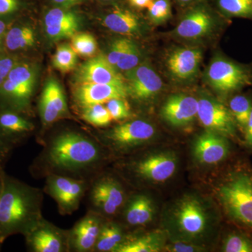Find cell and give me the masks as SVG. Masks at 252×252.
Segmentation results:
<instances>
[{
    "mask_svg": "<svg viewBox=\"0 0 252 252\" xmlns=\"http://www.w3.org/2000/svg\"><path fill=\"white\" fill-rule=\"evenodd\" d=\"M64 127L49 130L37 142L42 147L30 165L36 180L56 175L90 181L115 160L92 132Z\"/></svg>",
    "mask_w": 252,
    "mask_h": 252,
    "instance_id": "cell-1",
    "label": "cell"
},
{
    "mask_svg": "<svg viewBox=\"0 0 252 252\" xmlns=\"http://www.w3.org/2000/svg\"><path fill=\"white\" fill-rule=\"evenodd\" d=\"M43 189L5 174L0 201V248L12 235L24 236L43 218Z\"/></svg>",
    "mask_w": 252,
    "mask_h": 252,
    "instance_id": "cell-2",
    "label": "cell"
},
{
    "mask_svg": "<svg viewBox=\"0 0 252 252\" xmlns=\"http://www.w3.org/2000/svg\"><path fill=\"white\" fill-rule=\"evenodd\" d=\"M169 230L180 241L201 240L211 228L212 215L201 199L185 195L170 209L167 220Z\"/></svg>",
    "mask_w": 252,
    "mask_h": 252,
    "instance_id": "cell-3",
    "label": "cell"
},
{
    "mask_svg": "<svg viewBox=\"0 0 252 252\" xmlns=\"http://www.w3.org/2000/svg\"><path fill=\"white\" fill-rule=\"evenodd\" d=\"M114 159L130 155L151 143L157 135L155 126L142 119L118 124L111 128L92 132Z\"/></svg>",
    "mask_w": 252,
    "mask_h": 252,
    "instance_id": "cell-4",
    "label": "cell"
},
{
    "mask_svg": "<svg viewBox=\"0 0 252 252\" xmlns=\"http://www.w3.org/2000/svg\"><path fill=\"white\" fill-rule=\"evenodd\" d=\"M116 170L132 183H163L175 175L177 159L172 152L147 153L122 158L114 165Z\"/></svg>",
    "mask_w": 252,
    "mask_h": 252,
    "instance_id": "cell-5",
    "label": "cell"
},
{
    "mask_svg": "<svg viewBox=\"0 0 252 252\" xmlns=\"http://www.w3.org/2000/svg\"><path fill=\"white\" fill-rule=\"evenodd\" d=\"M104 169L89 181L85 195L88 210L106 220H114L120 215L129 195L119 174Z\"/></svg>",
    "mask_w": 252,
    "mask_h": 252,
    "instance_id": "cell-6",
    "label": "cell"
},
{
    "mask_svg": "<svg viewBox=\"0 0 252 252\" xmlns=\"http://www.w3.org/2000/svg\"><path fill=\"white\" fill-rule=\"evenodd\" d=\"M217 196L226 215L238 224L252 230V175L237 171L217 189Z\"/></svg>",
    "mask_w": 252,
    "mask_h": 252,
    "instance_id": "cell-7",
    "label": "cell"
},
{
    "mask_svg": "<svg viewBox=\"0 0 252 252\" xmlns=\"http://www.w3.org/2000/svg\"><path fill=\"white\" fill-rule=\"evenodd\" d=\"M35 86V69L31 63L23 60L13 68L0 86V109L30 115Z\"/></svg>",
    "mask_w": 252,
    "mask_h": 252,
    "instance_id": "cell-8",
    "label": "cell"
},
{
    "mask_svg": "<svg viewBox=\"0 0 252 252\" xmlns=\"http://www.w3.org/2000/svg\"><path fill=\"white\" fill-rule=\"evenodd\" d=\"M205 80L219 94H235L247 86H252V67L219 56L207 67Z\"/></svg>",
    "mask_w": 252,
    "mask_h": 252,
    "instance_id": "cell-9",
    "label": "cell"
},
{
    "mask_svg": "<svg viewBox=\"0 0 252 252\" xmlns=\"http://www.w3.org/2000/svg\"><path fill=\"white\" fill-rule=\"evenodd\" d=\"M43 191L57 204L60 215L69 216L79 210L89 189V181L64 176H46Z\"/></svg>",
    "mask_w": 252,
    "mask_h": 252,
    "instance_id": "cell-10",
    "label": "cell"
},
{
    "mask_svg": "<svg viewBox=\"0 0 252 252\" xmlns=\"http://www.w3.org/2000/svg\"><path fill=\"white\" fill-rule=\"evenodd\" d=\"M41 130L36 136V143L56 122L69 119L67 99L59 81L50 79L46 83L39 102Z\"/></svg>",
    "mask_w": 252,
    "mask_h": 252,
    "instance_id": "cell-11",
    "label": "cell"
},
{
    "mask_svg": "<svg viewBox=\"0 0 252 252\" xmlns=\"http://www.w3.org/2000/svg\"><path fill=\"white\" fill-rule=\"evenodd\" d=\"M23 237L28 252H70L69 229H63L44 217Z\"/></svg>",
    "mask_w": 252,
    "mask_h": 252,
    "instance_id": "cell-12",
    "label": "cell"
},
{
    "mask_svg": "<svg viewBox=\"0 0 252 252\" xmlns=\"http://www.w3.org/2000/svg\"><path fill=\"white\" fill-rule=\"evenodd\" d=\"M127 97L141 103L150 102L160 94L163 82L158 74L147 63L139 64L125 72Z\"/></svg>",
    "mask_w": 252,
    "mask_h": 252,
    "instance_id": "cell-13",
    "label": "cell"
},
{
    "mask_svg": "<svg viewBox=\"0 0 252 252\" xmlns=\"http://www.w3.org/2000/svg\"><path fill=\"white\" fill-rule=\"evenodd\" d=\"M198 100L197 117L207 130L226 137L236 136V124L228 107L210 96H201Z\"/></svg>",
    "mask_w": 252,
    "mask_h": 252,
    "instance_id": "cell-14",
    "label": "cell"
},
{
    "mask_svg": "<svg viewBox=\"0 0 252 252\" xmlns=\"http://www.w3.org/2000/svg\"><path fill=\"white\" fill-rule=\"evenodd\" d=\"M36 125L29 114L0 109V141L14 149L34 135Z\"/></svg>",
    "mask_w": 252,
    "mask_h": 252,
    "instance_id": "cell-15",
    "label": "cell"
},
{
    "mask_svg": "<svg viewBox=\"0 0 252 252\" xmlns=\"http://www.w3.org/2000/svg\"><path fill=\"white\" fill-rule=\"evenodd\" d=\"M105 220L98 214L87 210L69 229L70 252H94Z\"/></svg>",
    "mask_w": 252,
    "mask_h": 252,
    "instance_id": "cell-16",
    "label": "cell"
},
{
    "mask_svg": "<svg viewBox=\"0 0 252 252\" xmlns=\"http://www.w3.org/2000/svg\"><path fill=\"white\" fill-rule=\"evenodd\" d=\"M228 137L207 130L197 137L193 144V155L199 163L213 165L220 163L229 155Z\"/></svg>",
    "mask_w": 252,
    "mask_h": 252,
    "instance_id": "cell-17",
    "label": "cell"
},
{
    "mask_svg": "<svg viewBox=\"0 0 252 252\" xmlns=\"http://www.w3.org/2000/svg\"><path fill=\"white\" fill-rule=\"evenodd\" d=\"M202 59L203 52L198 48H176L169 53L165 64L174 79L186 82L196 76Z\"/></svg>",
    "mask_w": 252,
    "mask_h": 252,
    "instance_id": "cell-18",
    "label": "cell"
},
{
    "mask_svg": "<svg viewBox=\"0 0 252 252\" xmlns=\"http://www.w3.org/2000/svg\"><path fill=\"white\" fill-rule=\"evenodd\" d=\"M76 77L77 83L111 84L126 87L124 77L119 74L116 67L102 55H99L81 64Z\"/></svg>",
    "mask_w": 252,
    "mask_h": 252,
    "instance_id": "cell-19",
    "label": "cell"
},
{
    "mask_svg": "<svg viewBox=\"0 0 252 252\" xmlns=\"http://www.w3.org/2000/svg\"><path fill=\"white\" fill-rule=\"evenodd\" d=\"M198 100L193 96L176 94L170 96L161 108V117L174 127H185L198 116Z\"/></svg>",
    "mask_w": 252,
    "mask_h": 252,
    "instance_id": "cell-20",
    "label": "cell"
},
{
    "mask_svg": "<svg viewBox=\"0 0 252 252\" xmlns=\"http://www.w3.org/2000/svg\"><path fill=\"white\" fill-rule=\"evenodd\" d=\"M126 87L111 84L78 83L73 91V99L79 109L95 104H105L114 98H126Z\"/></svg>",
    "mask_w": 252,
    "mask_h": 252,
    "instance_id": "cell-21",
    "label": "cell"
},
{
    "mask_svg": "<svg viewBox=\"0 0 252 252\" xmlns=\"http://www.w3.org/2000/svg\"><path fill=\"white\" fill-rule=\"evenodd\" d=\"M215 27V20L211 13L203 6L190 10L181 20L175 30V34L187 40H197L210 34Z\"/></svg>",
    "mask_w": 252,
    "mask_h": 252,
    "instance_id": "cell-22",
    "label": "cell"
},
{
    "mask_svg": "<svg viewBox=\"0 0 252 252\" xmlns=\"http://www.w3.org/2000/svg\"><path fill=\"white\" fill-rule=\"evenodd\" d=\"M153 200L144 193L129 195L123 207L120 216L122 223L131 228H139L148 225L155 216Z\"/></svg>",
    "mask_w": 252,
    "mask_h": 252,
    "instance_id": "cell-23",
    "label": "cell"
},
{
    "mask_svg": "<svg viewBox=\"0 0 252 252\" xmlns=\"http://www.w3.org/2000/svg\"><path fill=\"white\" fill-rule=\"evenodd\" d=\"M35 41V33L29 24L13 21L5 34L4 49L9 54L20 56V53L33 47Z\"/></svg>",
    "mask_w": 252,
    "mask_h": 252,
    "instance_id": "cell-24",
    "label": "cell"
},
{
    "mask_svg": "<svg viewBox=\"0 0 252 252\" xmlns=\"http://www.w3.org/2000/svg\"><path fill=\"white\" fill-rule=\"evenodd\" d=\"M104 25L111 31L121 34H137L142 31L140 18L130 10L117 7L104 18Z\"/></svg>",
    "mask_w": 252,
    "mask_h": 252,
    "instance_id": "cell-25",
    "label": "cell"
},
{
    "mask_svg": "<svg viewBox=\"0 0 252 252\" xmlns=\"http://www.w3.org/2000/svg\"><path fill=\"white\" fill-rule=\"evenodd\" d=\"M164 243L165 238L161 232L131 233L127 234L117 252H158L162 250Z\"/></svg>",
    "mask_w": 252,
    "mask_h": 252,
    "instance_id": "cell-26",
    "label": "cell"
},
{
    "mask_svg": "<svg viewBox=\"0 0 252 252\" xmlns=\"http://www.w3.org/2000/svg\"><path fill=\"white\" fill-rule=\"evenodd\" d=\"M126 236L127 233L121 223L114 220H106L94 252H117Z\"/></svg>",
    "mask_w": 252,
    "mask_h": 252,
    "instance_id": "cell-27",
    "label": "cell"
},
{
    "mask_svg": "<svg viewBox=\"0 0 252 252\" xmlns=\"http://www.w3.org/2000/svg\"><path fill=\"white\" fill-rule=\"evenodd\" d=\"M228 109L237 127L245 132L252 109V99L247 94H235L230 99Z\"/></svg>",
    "mask_w": 252,
    "mask_h": 252,
    "instance_id": "cell-28",
    "label": "cell"
},
{
    "mask_svg": "<svg viewBox=\"0 0 252 252\" xmlns=\"http://www.w3.org/2000/svg\"><path fill=\"white\" fill-rule=\"evenodd\" d=\"M79 109L81 119L95 128H104L113 121L109 111L103 104H93Z\"/></svg>",
    "mask_w": 252,
    "mask_h": 252,
    "instance_id": "cell-29",
    "label": "cell"
},
{
    "mask_svg": "<svg viewBox=\"0 0 252 252\" xmlns=\"http://www.w3.org/2000/svg\"><path fill=\"white\" fill-rule=\"evenodd\" d=\"M219 8L228 17L252 20V0H217Z\"/></svg>",
    "mask_w": 252,
    "mask_h": 252,
    "instance_id": "cell-30",
    "label": "cell"
},
{
    "mask_svg": "<svg viewBox=\"0 0 252 252\" xmlns=\"http://www.w3.org/2000/svg\"><path fill=\"white\" fill-rule=\"evenodd\" d=\"M77 54L69 44H61L56 49L53 64L56 69L63 72H67L75 67Z\"/></svg>",
    "mask_w": 252,
    "mask_h": 252,
    "instance_id": "cell-31",
    "label": "cell"
},
{
    "mask_svg": "<svg viewBox=\"0 0 252 252\" xmlns=\"http://www.w3.org/2000/svg\"><path fill=\"white\" fill-rule=\"evenodd\" d=\"M72 49L76 54L84 57H91L97 51V41L89 33H77L72 36Z\"/></svg>",
    "mask_w": 252,
    "mask_h": 252,
    "instance_id": "cell-32",
    "label": "cell"
},
{
    "mask_svg": "<svg viewBox=\"0 0 252 252\" xmlns=\"http://www.w3.org/2000/svg\"><path fill=\"white\" fill-rule=\"evenodd\" d=\"M79 20L53 23L45 26L46 32L51 39H61L72 37L79 29Z\"/></svg>",
    "mask_w": 252,
    "mask_h": 252,
    "instance_id": "cell-33",
    "label": "cell"
},
{
    "mask_svg": "<svg viewBox=\"0 0 252 252\" xmlns=\"http://www.w3.org/2000/svg\"><path fill=\"white\" fill-rule=\"evenodd\" d=\"M147 9L149 19L155 25L162 24L171 17L170 0H153Z\"/></svg>",
    "mask_w": 252,
    "mask_h": 252,
    "instance_id": "cell-34",
    "label": "cell"
},
{
    "mask_svg": "<svg viewBox=\"0 0 252 252\" xmlns=\"http://www.w3.org/2000/svg\"><path fill=\"white\" fill-rule=\"evenodd\" d=\"M224 252H252V240L245 235L233 233L225 238L222 245Z\"/></svg>",
    "mask_w": 252,
    "mask_h": 252,
    "instance_id": "cell-35",
    "label": "cell"
},
{
    "mask_svg": "<svg viewBox=\"0 0 252 252\" xmlns=\"http://www.w3.org/2000/svg\"><path fill=\"white\" fill-rule=\"evenodd\" d=\"M142 52L139 46L132 41L128 49L115 66L117 70L127 72L140 64Z\"/></svg>",
    "mask_w": 252,
    "mask_h": 252,
    "instance_id": "cell-36",
    "label": "cell"
},
{
    "mask_svg": "<svg viewBox=\"0 0 252 252\" xmlns=\"http://www.w3.org/2000/svg\"><path fill=\"white\" fill-rule=\"evenodd\" d=\"M126 98H114L106 102L112 120L123 121L131 117L130 107Z\"/></svg>",
    "mask_w": 252,
    "mask_h": 252,
    "instance_id": "cell-37",
    "label": "cell"
},
{
    "mask_svg": "<svg viewBox=\"0 0 252 252\" xmlns=\"http://www.w3.org/2000/svg\"><path fill=\"white\" fill-rule=\"evenodd\" d=\"M23 58L6 51L0 52V86L4 83L15 66L23 61Z\"/></svg>",
    "mask_w": 252,
    "mask_h": 252,
    "instance_id": "cell-38",
    "label": "cell"
},
{
    "mask_svg": "<svg viewBox=\"0 0 252 252\" xmlns=\"http://www.w3.org/2000/svg\"><path fill=\"white\" fill-rule=\"evenodd\" d=\"M131 42L132 41L127 38H119L113 41L110 49L109 50L108 54L106 56L109 63L115 67L117 63L125 54Z\"/></svg>",
    "mask_w": 252,
    "mask_h": 252,
    "instance_id": "cell-39",
    "label": "cell"
},
{
    "mask_svg": "<svg viewBox=\"0 0 252 252\" xmlns=\"http://www.w3.org/2000/svg\"><path fill=\"white\" fill-rule=\"evenodd\" d=\"M22 6L21 0H0V19L12 20Z\"/></svg>",
    "mask_w": 252,
    "mask_h": 252,
    "instance_id": "cell-40",
    "label": "cell"
},
{
    "mask_svg": "<svg viewBox=\"0 0 252 252\" xmlns=\"http://www.w3.org/2000/svg\"><path fill=\"white\" fill-rule=\"evenodd\" d=\"M166 250L167 251L172 252H195L202 251L203 249L190 242L177 240L167 246Z\"/></svg>",
    "mask_w": 252,
    "mask_h": 252,
    "instance_id": "cell-41",
    "label": "cell"
},
{
    "mask_svg": "<svg viewBox=\"0 0 252 252\" xmlns=\"http://www.w3.org/2000/svg\"><path fill=\"white\" fill-rule=\"evenodd\" d=\"M14 149L0 141V169H4L6 162Z\"/></svg>",
    "mask_w": 252,
    "mask_h": 252,
    "instance_id": "cell-42",
    "label": "cell"
},
{
    "mask_svg": "<svg viewBox=\"0 0 252 252\" xmlns=\"http://www.w3.org/2000/svg\"><path fill=\"white\" fill-rule=\"evenodd\" d=\"M13 20L0 19V52L4 51L5 34Z\"/></svg>",
    "mask_w": 252,
    "mask_h": 252,
    "instance_id": "cell-43",
    "label": "cell"
},
{
    "mask_svg": "<svg viewBox=\"0 0 252 252\" xmlns=\"http://www.w3.org/2000/svg\"><path fill=\"white\" fill-rule=\"evenodd\" d=\"M244 135H245V143L247 146L252 148V109L246 127H245V132H244Z\"/></svg>",
    "mask_w": 252,
    "mask_h": 252,
    "instance_id": "cell-44",
    "label": "cell"
},
{
    "mask_svg": "<svg viewBox=\"0 0 252 252\" xmlns=\"http://www.w3.org/2000/svg\"><path fill=\"white\" fill-rule=\"evenodd\" d=\"M153 0H128L132 6L138 9H147Z\"/></svg>",
    "mask_w": 252,
    "mask_h": 252,
    "instance_id": "cell-45",
    "label": "cell"
},
{
    "mask_svg": "<svg viewBox=\"0 0 252 252\" xmlns=\"http://www.w3.org/2000/svg\"><path fill=\"white\" fill-rule=\"evenodd\" d=\"M55 4L61 5V6H69L79 2L81 0H52Z\"/></svg>",
    "mask_w": 252,
    "mask_h": 252,
    "instance_id": "cell-46",
    "label": "cell"
},
{
    "mask_svg": "<svg viewBox=\"0 0 252 252\" xmlns=\"http://www.w3.org/2000/svg\"><path fill=\"white\" fill-rule=\"evenodd\" d=\"M5 174L4 169H0V201L4 190Z\"/></svg>",
    "mask_w": 252,
    "mask_h": 252,
    "instance_id": "cell-47",
    "label": "cell"
},
{
    "mask_svg": "<svg viewBox=\"0 0 252 252\" xmlns=\"http://www.w3.org/2000/svg\"><path fill=\"white\" fill-rule=\"evenodd\" d=\"M181 5H188L195 2L197 0H176Z\"/></svg>",
    "mask_w": 252,
    "mask_h": 252,
    "instance_id": "cell-48",
    "label": "cell"
},
{
    "mask_svg": "<svg viewBox=\"0 0 252 252\" xmlns=\"http://www.w3.org/2000/svg\"><path fill=\"white\" fill-rule=\"evenodd\" d=\"M105 1H111V0H105Z\"/></svg>",
    "mask_w": 252,
    "mask_h": 252,
    "instance_id": "cell-49",
    "label": "cell"
}]
</instances>
